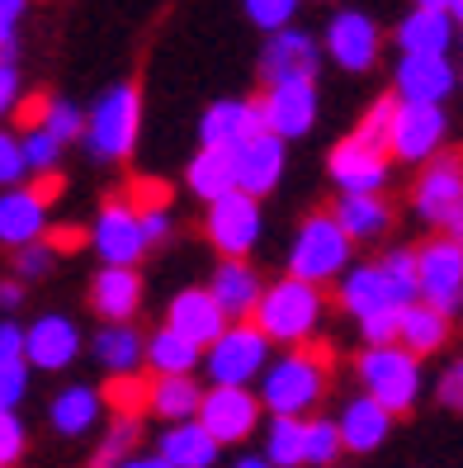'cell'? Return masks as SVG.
<instances>
[{"label":"cell","instance_id":"13","mask_svg":"<svg viewBox=\"0 0 463 468\" xmlns=\"http://www.w3.org/2000/svg\"><path fill=\"white\" fill-rule=\"evenodd\" d=\"M260 402L251 388H204L195 421L213 435V445H247V440L260 431Z\"/></svg>","mask_w":463,"mask_h":468},{"label":"cell","instance_id":"29","mask_svg":"<svg viewBox=\"0 0 463 468\" xmlns=\"http://www.w3.org/2000/svg\"><path fill=\"white\" fill-rule=\"evenodd\" d=\"M331 218H336V228L350 237V246H355V241H378L393 228L397 213H393V204L384 195H341Z\"/></svg>","mask_w":463,"mask_h":468},{"label":"cell","instance_id":"20","mask_svg":"<svg viewBox=\"0 0 463 468\" xmlns=\"http://www.w3.org/2000/svg\"><path fill=\"white\" fill-rule=\"evenodd\" d=\"M166 326H171V332H180L184 341H195L199 350H208L217 336L227 332V317H223V308L213 303L208 289H180V293L166 303Z\"/></svg>","mask_w":463,"mask_h":468},{"label":"cell","instance_id":"52","mask_svg":"<svg viewBox=\"0 0 463 468\" xmlns=\"http://www.w3.org/2000/svg\"><path fill=\"white\" fill-rule=\"evenodd\" d=\"M24 10H29V0H0V52L15 48V34H19Z\"/></svg>","mask_w":463,"mask_h":468},{"label":"cell","instance_id":"25","mask_svg":"<svg viewBox=\"0 0 463 468\" xmlns=\"http://www.w3.org/2000/svg\"><path fill=\"white\" fill-rule=\"evenodd\" d=\"M47 232V204L34 195V185L0 189V246H29Z\"/></svg>","mask_w":463,"mask_h":468},{"label":"cell","instance_id":"46","mask_svg":"<svg viewBox=\"0 0 463 468\" xmlns=\"http://www.w3.org/2000/svg\"><path fill=\"white\" fill-rule=\"evenodd\" d=\"M24 450H29V431H24L19 411H0V468H10Z\"/></svg>","mask_w":463,"mask_h":468},{"label":"cell","instance_id":"21","mask_svg":"<svg viewBox=\"0 0 463 468\" xmlns=\"http://www.w3.org/2000/svg\"><path fill=\"white\" fill-rule=\"evenodd\" d=\"M208 293H213L217 308H223L227 322H251L256 303L265 293V274L251 261H223L208 280Z\"/></svg>","mask_w":463,"mask_h":468},{"label":"cell","instance_id":"7","mask_svg":"<svg viewBox=\"0 0 463 468\" xmlns=\"http://www.w3.org/2000/svg\"><path fill=\"white\" fill-rule=\"evenodd\" d=\"M260 232H265L260 199L237 195V189L223 199H213L204 213V237L213 241V251L223 261H251V251L260 246Z\"/></svg>","mask_w":463,"mask_h":468},{"label":"cell","instance_id":"42","mask_svg":"<svg viewBox=\"0 0 463 468\" xmlns=\"http://www.w3.org/2000/svg\"><path fill=\"white\" fill-rule=\"evenodd\" d=\"M43 133H52L58 143H80V133H86V109L71 104V100H47L43 104V119H38Z\"/></svg>","mask_w":463,"mask_h":468},{"label":"cell","instance_id":"26","mask_svg":"<svg viewBox=\"0 0 463 468\" xmlns=\"http://www.w3.org/2000/svg\"><path fill=\"white\" fill-rule=\"evenodd\" d=\"M90 308L104 322H132L142 308V274L138 270H114L104 265L90 280Z\"/></svg>","mask_w":463,"mask_h":468},{"label":"cell","instance_id":"2","mask_svg":"<svg viewBox=\"0 0 463 468\" xmlns=\"http://www.w3.org/2000/svg\"><path fill=\"white\" fill-rule=\"evenodd\" d=\"M321 317H326V293L317 284H303V280H289L284 274V280L265 284L256 313H251V326L269 346L298 350V346H312Z\"/></svg>","mask_w":463,"mask_h":468},{"label":"cell","instance_id":"33","mask_svg":"<svg viewBox=\"0 0 463 468\" xmlns=\"http://www.w3.org/2000/svg\"><path fill=\"white\" fill-rule=\"evenodd\" d=\"M156 454L166 459L171 468H213L223 450L213 445V435L199 421H180V426L161 431V450Z\"/></svg>","mask_w":463,"mask_h":468},{"label":"cell","instance_id":"48","mask_svg":"<svg viewBox=\"0 0 463 468\" xmlns=\"http://www.w3.org/2000/svg\"><path fill=\"white\" fill-rule=\"evenodd\" d=\"M24 176H29V171H24L19 137L0 128V189H15V185H24Z\"/></svg>","mask_w":463,"mask_h":468},{"label":"cell","instance_id":"16","mask_svg":"<svg viewBox=\"0 0 463 468\" xmlns=\"http://www.w3.org/2000/svg\"><path fill=\"white\" fill-rule=\"evenodd\" d=\"M227 156H232V185H237V195L265 199L269 189L284 180L289 143H279L275 133H251L247 143H237Z\"/></svg>","mask_w":463,"mask_h":468},{"label":"cell","instance_id":"9","mask_svg":"<svg viewBox=\"0 0 463 468\" xmlns=\"http://www.w3.org/2000/svg\"><path fill=\"white\" fill-rule=\"evenodd\" d=\"M412 208L421 223L449 232L463 218V156L440 152L435 161H426L416 185H412Z\"/></svg>","mask_w":463,"mask_h":468},{"label":"cell","instance_id":"35","mask_svg":"<svg viewBox=\"0 0 463 468\" xmlns=\"http://www.w3.org/2000/svg\"><path fill=\"white\" fill-rule=\"evenodd\" d=\"M29 393V360H24V326L0 322V411H15Z\"/></svg>","mask_w":463,"mask_h":468},{"label":"cell","instance_id":"39","mask_svg":"<svg viewBox=\"0 0 463 468\" xmlns=\"http://www.w3.org/2000/svg\"><path fill=\"white\" fill-rule=\"evenodd\" d=\"M138 440H142V421L138 417H114L109 435L95 445L90 454V468H119L128 454H138Z\"/></svg>","mask_w":463,"mask_h":468},{"label":"cell","instance_id":"4","mask_svg":"<svg viewBox=\"0 0 463 468\" xmlns=\"http://www.w3.org/2000/svg\"><path fill=\"white\" fill-rule=\"evenodd\" d=\"M138 133H142V90H138V80H119V86H109L95 100L80 137H86L90 156L128 161L132 147H138Z\"/></svg>","mask_w":463,"mask_h":468},{"label":"cell","instance_id":"15","mask_svg":"<svg viewBox=\"0 0 463 468\" xmlns=\"http://www.w3.org/2000/svg\"><path fill=\"white\" fill-rule=\"evenodd\" d=\"M326 176L341 195H384L388 176H393V161L388 152L364 147L360 137H341V143L326 152Z\"/></svg>","mask_w":463,"mask_h":468},{"label":"cell","instance_id":"22","mask_svg":"<svg viewBox=\"0 0 463 468\" xmlns=\"http://www.w3.org/2000/svg\"><path fill=\"white\" fill-rule=\"evenodd\" d=\"M393 38L402 48V58H449L458 29H454L449 10H421V5H412V10L397 19V34Z\"/></svg>","mask_w":463,"mask_h":468},{"label":"cell","instance_id":"5","mask_svg":"<svg viewBox=\"0 0 463 468\" xmlns=\"http://www.w3.org/2000/svg\"><path fill=\"white\" fill-rule=\"evenodd\" d=\"M345 270H350V237L336 228V218L331 213L303 218V228L289 246V280L321 289V284H336Z\"/></svg>","mask_w":463,"mask_h":468},{"label":"cell","instance_id":"50","mask_svg":"<svg viewBox=\"0 0 463 468\" xmlns=\"http://www.w3.org/2000/svg\"><path fill=\"white\" fill-rule=\"evenodd\" d=\"M138 223H142V237H147V251L156 241H171V232H175L171 208H138Z\"/></svg>","mask_w":463,"mask_h":468},{"label":"cell","instance_id":"19","mask_svg":"<svg viewBox=\"0 0 463 468\" xmlns=\"http://www.w3.org/2000/svg\"><path fill=\"white\" fill-rule=\"evenodd\" d=\"M80 355V326L62 313H43L34 326H24V360L29 369H43V374H58L67 365H76Z\"/></svg>","mask_w":463,"mask_h":468},{"label":"cell","instance_id":"58","mask_svg":"<svg viewBox=\"0 0 463 468\" xmlns=\"http://www.w3.org/2000/svg\"><path fill=\"white\" fill-rule=\"evenodd\" d=\"M445 237H449V241H458V251H463V218H458V223H454V228H449Z\"/></svg>","mask_w":463,"mask_h":468},{"label":"cell","instance_id":"41","mask_svg":"<svg viewBox=\"0 0 463 468\" xmlns=\"http://www.w3.org/2000/svg\"><path fill=\"white\" fill-rule=\"evenodd\" d=\"M378 270H384L388 293H393L397 308H406V303H416V251H406V246H397V251H388L384 261H378Z\"/></svg>","mask_w":463,"mask_h":468},{"label":"cell","instance_id":"12","mask_svg":"<svg viewBox=\"0 0 463 468\" xmlns=\"http://www.w3.org/2000/svg\"><path fill=\"white\" fill-rule=\"evenodd\" d=\"M90 246L104 265L114 270H138V261L147 256V237L138 223V208L128 204V195H109L95 213V228H90Z\"/></svg>","mask_w":463,"mask_h":468},{"label":"cell","instance_id":"6","mask_svg":"<svg viewBox=\"0 0 463 468\" xmlns=\"http://www.w3.org/2000/svg\"><path fill=\"white\" fill-rule=\"evenodd\" d=\"M269 360H275V346L251 322H227V332L204 350V369L213 388H256V378L265 374Z\"/></svg>","mask_w":463,"mask_h":468},{"label":"cell","instance_id":"3","mask_svg":"<svg viewBox=\"0 0 463 468\" xmlns=\"http://www.w3.org/2000/svg\"><path fill=\"white\" fill-rule=\"evenodd\" d=\"M355 374H360L364 398H374L393 421L406 417L421 402V360L406 355L397 341L393 346H364L355 360Z\"/></svg>","mask_w":463,"mask_h":468},{"label":"cell","instance_id":"44","mask_svg":"<svg viewBox=\"0 0 463 468\" xmlns=\"http://www.w3.org/2000/svg\"><path fill=\"white\" fill-rule=\"evenodd\" d=\"M393 114H397V100L393 95H378L364 114H360V123H355V133L350 137H360L364 147H378V152H388V128H393Z\"/></svg>","mask_w":463,"mask_h":468},{"label":"cell","instance_id":"56","mask_svg":"<svg viewBox=\"0 0 463 468\" xmlns=\"http://www.w3.org/2000/svg\"><path fill=\"white\" fill-rule=\"evenodd\" d=\"M232 468H269V459H265V454H241Z\"/></svg>","mask_w":463,"mask_h":468},{"label":"cell","instance_id":"8","mask_svg":"<svg viewBox=\"0 0 463 468\" xmlns=\"http://www.w3.org/2000/svg\"><path fill=\"white\" fill-rule=\"evenodd\" d=\"M449 143V114L445 104H397L388 128V161L402 166H426Z\"/></svg>","mask_w":463,"mask_h":468},{"label":"cell","instance_id":"14","mask_svg":"<svg viewBox=\"0 0 463 468\" xmlns=\"http://www.w3.org/2000/svg\"><path fill=\"white\" fill-rule=\"evenodd\" d=\"M260 128L275 133L279 143L308 137L317 123V80H284V86H265V95L256 100Z\"/></svg>","mask_w":463,"mask_h":468},{"label":"cell","instance_id":"57","mask_svg":"<svg viewBox=\"0 0 463 468\" xmlns=\"http://www.w3.org/2000/svg\"><path fill=\"white\" fill-rule=\"evenodd\" d=\"M445 10H449V19H454V29H463V0H449Z\"/></svg>","mask_w":463,"mask_h":468},{"label":"cell","instance_id":"24","mask_svg":"<svg viewBox=\"0 0 463 468\" xmlns=\"http://www.w3.org/2000/svg\"><path fill=\"white\" fill-rule=\"evenodd\" d=\"M336 431H341V450H350V454H374V450H384V445H388L393 417H388V411L378 407L374 398L355 393V398L341 407Z\"/></svg>","mask_w":463,"mask_h":468},{"label":"cell","instance_id":"55","mask_svg":"<svg viewBox=\"0 0 463 468\" xmlns=\"http://www.w3.org/2000/svg\"><path fill=\"white\" fill-rule=\"evenodd\" d=\"M119 468H171V463L161 459V454H128Z\"/></svg>","mask_w":463,"mask_h":468},{"label":"cell","instance_id":"34","mask_svg":"<svg viewBox=\"0 0 463 468\" xmlns=\"http://www.w3.org/2000/svg\"><path fill=\"white\" fill-rule=\"evenodd\" d=\"M199 398H204V388H199L195 374L152 378V388H147V411H152V417H161L166 426H180V421H195Z\"/></svg>","mask_w":463,"mask_h":468},{"label":"cell","instance_id":"59","mask_svg":"<svg viewBox=\"0 0 463 468\" xmlns=\"http://www.w3.org/2000/svg\"><path fill=\"white\" fill-rule=\"evenodd\" d=\"M412 5H421V10H445L449 0H412Z\"/></svg>","mask_w":463,"mask_h":468},{"label":"cell","instance_id":"32","mask_svg":"<svg viewBox=\"0 0 463 468\" xmlns=\"http://www.w3.org/2000/svg\"><path fill=\"white\" fill-rule=\"evenodd\" d=\"M142 332L132 322H104L90 350H95V360L104 365V374H138L142 369Z\"/></svg>","mask_w":463,"mask_h":468},{"label":"cell","instance_id":"30","mask_svg":"<svg viewBox=\"0 0 463 468\" xmlns=\"http://www.w3.org/2000/svg\"><path fill=\"white\" fill-rule=\"evenodd\" d=\"M104 417V402H100V388H90V383H67V388L47 402V421L58 435L76 440L95 431V421Z\"/></svg>","mask_w":463,"mask_h":468},{"label":"cell","instance_id":"47","mask_svg":"<svg viewBox=\"0 0 463 468\" xmlns=\"http://www.w3.org/2000/svg\"><path fill=\"white\" fill-rule=\"evenodd\" d=\"M52 246L47 241H29V246H19L15 251V280H43V274L52 270Z\"/></svg>","mask_w":463,"mask_h":468},{"label":"cell","instance_id":"10","mask_svg":"<svg viewBox=\"0 0 463 468\" xmlns=\"http://www.w3.org/2000/svg\"><path fill=\"white\" fill-rule=\"evenodd\" d=\"M378 52H384V29L378 19L364 10H336L321 29V58H331L341 71L360 76L378 67Z\"/></svg>","mask_w":463,"mask_h":468},{"label":"cell","instance_id":"54","mask_svg":"<svg viewBox=\"0 0 463 468\" xmlns=\"http://www.w3.org/2000/svg\"><path fill=\"white\" fill-rule=\"evenodd\" d=\"M24 303V284L19 280H0V313H15Z\"/></svg>","mask_w":463,"mask_h":468},{"label":"cell","instance_id":"28","mask_svg":"<svg viewBox=\"0 0 463 468\" xmlns=\"http://www.w3.org/2000/svg\"><path fill=\"white\" fill-rule=\"evenodd\" d=\"M454 336V317L426 308V303H406V308L397 313V346L406 355H416V360H426V355H440Z\"/></svg>","mask_w":463,"mask_h":468},{"label":"cell","instance_id":"45","mask_svg":"<svg viewBox=\"0 0 463 468\" xmlns=\"http://www.w3.org/2000/svg\"><path fill=\"white\" fill-rule=\"evenodd\" d=\"M298 5H303V0H241V10H247V19L256 24V29H265V34H279V29H289L293 15H298Z\"/></svg>","mask_w":463,"mask_h":468},{"label":"cell","instance_id":"18","mask_svg":"<svg viewBox=\"0 0 463 468\" xmlns=\"http://www.w3.org/2000/svg\"><path fill=\"white\" fill-rule=\"evenodd\" d=\"M458 90V71L449 58H397L393 100L397 104H445Z\"/></svg>","mask_w":463,"mask_h":468},{"label":"cell","instance_id":"51","mask_svg":"<svg viewBox=\"0 0 463 468\" xmlns=\"http://www.w3.org/2000/svg\"><path fill=\"white\" fill-rule=\"evenodd\" d=\"M435 398H440L449 411H458V417H463V360H454V365L440 374V383H435Z\"/></svg>","mask_w":463,"mask_h":468},{"label":"cell","instance_id":"60","mask_svg":"<svg viewBox=\"0 0 463 468\" xmlns=\"http://www.w3.org/2000/svg\"><path fill=\"white\" fill-rule=\"evenodd\" d=\"M458 80H463V76H458Z\"/></svg>","mask_w":463,"mask_h":468},{"label":"cell","instance_id":"36","mask_svg":"<svg viewBox=\"0 0 463 468\" xmlns=\"http://www.w3.org/2000/svg\"><path fill=\"white\" fill-rule=\"evenodd\" d=\"M184 185H189V195L213 204V199H223L232 195V156L227 152H217V147H199L195 161H189V171H184Z\"/></svg>","mask_w":463,"mask_h":468},{"label":"cell","instance_id":"11","mask_svg":"<svg viewBox=\"0 0 463 468\" xmlns=\"http://www.w3.org/2000/svg\"><path fill=\"white\" fill-rule=\"evenodd\" d=\"M416 303L454 317L463 308V251L458 241L435 237L416 251Z\"/></svg>","mask_w":463,"mask_h":468},{"label":"cell","instance_id":"31","mask_svg":"<svg viewBox=\"0 0 463 468\" xmlns=\"http://www.w3.org/2000/svg\"><path fill=\"white\" fill-rule=\"evenodd\" d=\"M199 346L184 341L180 332L171 326H161L142 341V365H147V378H180V374H195L199 369Z\"/></svg>","mask_w":463,"mask_h":468},{"label":"cell","instance_id":"1","mask_svg":"<svg viewBox=\"0 0 463 468\" xmlns=\"http://www.w3.org/2000/svg\"><path fill=\"white\" fill-rule=\"evenodd\" d=\"M326 383H331V346H298L265 365L251 393L269 417L308 421V411L326 398Z\"/></svg>","mask_w":463,"mask_h":468},{"label":"cell","instance_id":"40","mask_svg":"<svg viewBox=\"0 0 463 468\" xmlns=\"http://www.w3.org/2000/svg\"><path fill=\"white\" fill-rule=\"evenodd\" d=\"M341 454H345V450H341V431H336L331 417H312V421H303V463H312V468H331Z\"/></svg>","mask_w":463,"mask_h":468},{"label":"cell","instance_id":"23","mask_svg":"<svg viewBox=\"0 0 463 468\" xmlns=\"http://www.w3.org/2000/svg\"><path fill=\"white\" fill-rule=\"evenodd\" d=\"M251 133H265L260 114H256V100H213L199 114V147L232 152L237 143H247Z\"/></svg>","mask_w":463,"mask_h":468},{"label":"cell","instance_id":"53","mask_svg":"<svg viewBox=\"0 0 463 468\" xmlns=\"http://www.w3.org/2000/svg\"><path fill=\"white\" fill-rule=\"evenodd\" d=\"M43 237L52 246V256H58V251H76V246L86 241V232H80V228H47Z\"/></svg>","mask_w":463,"mask_h":468},{"label":"cell","instance_id":"38","mask_svg":"<svg viewBox=\"0 0 463 468\" xmlns=\"http://www.w3.org/2000/svg\"><path fill=\"white\" fill-rule=\"evenodd\" d=\"M265 459H269V468H303V421L298 417H269Z\"/></svg>","mask_w":463,"mask_h":468},{"label":"cell","instance_id":"49","mask_svg":"<svg viewBox=\"0 0 463 468\" xmlns=\"http://www.w3.org/2000/svg\"><path fill=\"white\" fill-rule=\"evenodd\" d=\"M19 104V62H15V48L0 52V119H10Z\"/></svg>","mask_w":463,"mask_h":468},{"label":"cell","instance_id":"27","mask_svg":"<svg viewBox=\"0 0 463 468\" xmlns=\"http://www.w3.org/2000/svg\"><path fill=\"white\" fill-rule=\"evenodd\" d=\"M336 303L350 313V317H374V313H388L397 308L393 293H388V280L384 270H378V261H364V265H350L341 280H336Z\"/></svg>","mask_w":463,"mask_h":468},{"label":"cell","instance_id":"17","mask_svg":"<svg viewBox=\"0 0 463 468\" xmlns=\"http://www.w3.org/2000/svg\"><path fill=\"white\" fill-rule=\"evenodd\" d=\"M321 71V43L308 29H279L265 34L260 48V80L265 86H284V80H317Z\"/></svg>","mask_w":463,"mask_h":468},{"label":"cell","instance_id":"43","mask_svg":"<svg viewBox=\"0 0 463 468\" xmlns=\"http://www.w3.org/2000/svg\"><path fill=\"white\" fill-rule=\"evenodd\" d=\"M19 152H24V171L29 176H58V161H62V143L43 128H29L19 137Z\"/></svg>","mask_w":463,"mask_h":468},{"label":"cell","instance_id":"37","mask_svg":"<svg viewBox=\"0 0 463 468\" xmlns=\"http://www.w3.org/2000/svg\"><path fill=\"white\" fill-rule=\"evenodd\" d=\"M147 388H152V378L138 369V374H109L104 378V388H100V402L114 411V417H147Z\"/></svg>","mask_w":463,"mask_h":468}]
</instances>
